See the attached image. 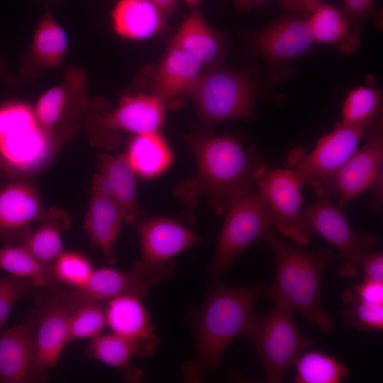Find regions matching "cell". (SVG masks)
<instances>
[{"label": "cell", "mask_w": 383, "mask_h": 383, "mask_svg": "<svg viewBox=\"0 0 383 383\" xmlns=\"http://www.w3.org/2000/svg\"><path fill=\"white\" fill-rule=\"evenodd\" d=\"M196 161L195 175L181 182L175 195L184 201L205 196L221 211L233 196L252 189L264 162L255 146L238 135L193 133L185 136Z\"/></svg>", "instance_id": "cell-1"}, {"label": "cell", "mask_w": 383, "mask_h": 383, "mask_svg": "<svg viewBox=\"0 0 383 383\" xmlns=\"http://www.w3.org/2000/svg\"><path fill=\"white\" fill-rule=\"evenodd\" d=\"M265 292L260 284L235 286L216 281L211 285L196 319L195 357L182 369L187 381L202 380L219 366L231 343L245 331L255 302Z\"/></svg>", "instance_id": "cell-2"}, {"label": "cell", "mask_w": 383, "mask_h": 383, "mask_svg": "<svg viewBox=\"0 0 383 383\" xmlns=\"http://www.w3.org/2000/svg\"><path fill=\"white\" fill-rule=\"evenodd\" d=\"M265 239L274 252L275 274L265 296L287 305L322 331L332 330L333 321L321 304L323 272L340 255L328 248L309 250L294 245L272 229Z\"/></svg>", "instance_id": "cell-3"}, {"label": "cell", "mask_w": 383, "mask_h": 383, "mask_svg": "<svg viewBox=\"0 0 383 383\" xmlns=\"http://www.w3.org/2000/svg\"><path fill=\"white\" fill-rule=\"evenodd\" d=\"M294 312L284 303L274 301L267 314L252 315L242 335L257 350L269 382H281L289 367L312 344L299 330Z\"/></svg>", "instance_id": "cell-4"}, {"label": "cell", "mask_w": 383, "mask_h": 383, "mask_svg": "<svg viewBox=\"0 0 383 383\" xmlns=\"http://www.w3.org/2000/svg\"><path fill=\"white\" fill-rule=\"evenodd\" d=\"M226 215L209 271L219 275L244 250L265 238L273 226L271 211L252 189L238 194L226 204Z\"/></svg>", "instance_id": "cell-5"}, {"label": "cell", "mask_w": 383, "mask_h": 383, "mask_svg": "<svg viewBox=\"0 0 383 383\" xmlns=\"http://www.w3.org/2000/svg\"><path fill=\"white\" fill-rule=\"evenodd\" d=\"M365 128L338 122L331 132L319 138L311 152H306L301 147L294 148L287 157L286 166L304 184H308L314 190L325 189L335 196L336 175L365 138Z\"/></svg>", "instance_id": "cell-6"}, {"label": "cell", "mask_w": 383, "mask_h": 383, "mask_svg": "<svg viewBox=\"0 0 383 383\" xmlns=\"http://www.w3.org/2000/svg\"><path fill=\"white\" fill-rule=\"evenodd\" d=\"M256 95L253 82L240 72L218 67L206 70L189 96L202 121L216 124L248 118Z\"/></svg>", "instance_id": "cell-7"}, {"label": "cell", "mask_w": 383, "mask_h": 383, "mask_svg": "<svg viewBox=\"0 0 383 383\" xmlns=\"http://www.w3.org/2000/svg\"><path fill=\"white\" fill-rule=\"evenodd\" d=\"M52 150V135L38 123L34 109L19 101L0 106V158L10 168L33 170Z\"/></svg>", "instance_id": "cell-8"}, {"label": "cell", "mask_w": 383, "mask_h": 383, "mask_svg": "<svg viewBox=\"0 0 383 383\" xmlns=\"http://www.w3.org/2000/svg\"><path fill=\"white\" fill-rule=\"evenodd\" d=\"M314 191L316 198L303 209L304 223L311 235H320L339 252L343 260L340 274L345 277H353L357 274L360 260L372 250L376 238L371 234L356 233L340 208L334 204L327 190Z\"/></svg>", "instance_id": "cell-9"}, {"label": "cell", "mask_w": 383, "mask_h": 383, "mask_svg": "<svg viewBox=\"0 0 383 383\" xmlns=\"http://www.w3.org/2000/svg\"><path fill=\"white\" fill-rule=\"evenodd\" d=\"M141 257L133 269L150 284L170 277L174 272L171 258L203 240L178 221L153 218L137 226Z\"/></svg>", "instance_id": "cell-10"}, {"label": "cell", "mask_w": 383, "mask_h": 383, "mask_svg": "<svg viewBox=\"0 0 383 383\" xmlns=\"http://www.w3.org/2000/svg\"><path fill=\"white\" fill-rule=\"evenodd\" d=\"M259 194L268 205L273 226L299 246L307 245L311 238L303 218L304 184L290 169L270 168L264 163L255 178Z\"/></svg>", "instance_id": "cell-11"}, {"label": "cell", "mask_w": 383, "mask_h": 383, "mask_svg": "<svg viewBox=\"0 0 383 383\" xmlns=\"http://www.w3.org/2000/svg\"><path fill=\"white\" fill-rule=\"evenodd\" d=\"M364 145L345 161L335 179L338 206L345 207L357 196L367 190L382 172L383 118L380 115L365 128Z\"/></svg>", "instance_id": "cell-12"}, {"label": "cell", "mask_w": 383, "mask_h": 383, "mask_svg": "<svg viewBox=\"0 0 383 383\" xmlns=\"http://www.w3.org/2000/svg\"><path fill=\"white\" fill-rule=\"evenodd\" d=\"M36 300L34 348L36 363L44 372L55 367L68 342L70 312L57 288Z\"/></svg>", "instance_id": "cell-13"}, {"label": "cell", "mask_w": 383, "mask_h": 383, "mask_svg": "<svg viewBox=\"0 0 383 383\" xmlns=\"http://www.w3.org/2000/svg\"><path fill=\"white\" fill-rule=\"evenodd\" d=\"M35 321L33 309L22 323L0 334V382L28 383L45 379L46 372L35 361Z\"/></svg>", "instance_id": "cell-14"}, {"label": "cell", "mask_w": 383, "mask_h": 383, "mask_svg": "<svg viewBox=\"0 0 383 383\" xmlns=\"http://www.w3.org/2000/svg\"><path fill=\"white\" fill-rule=\"evenodd\" d=\"M150 284L134 269L123 272L112 267L94 269L82 286L60 291L69 312L89 303L106 302L121 295L147 296Z\"/></svg>", "instance_id": "cell-15"}, {"label": "cell", "mask_w": 383, "mask_h": 383, "mask_svg": "<svg viewBox=\"0 0 383 383\" xmlns=\"http://www.w3.org/2000/svg\"><path fill=\"white\" fill-rule=\"evenodd\" d=\"M88 89L87 74L82 67L72 65L65 68L62 82L45 91L33 108L38 123L52 135L71 113L84 109Z\"/></svg>", "instance_id": "cell-16"}, {"label": "cell", "mask_w": 383, "mask_h": 383, "mask_svg": "<svg viewBox=\"0 0 383 383\" xmlns=\"http://www.w3.org/2000/svg\"><path fill=\"white\" fill-rule=\"evenodd\" d=\"M140 299L126 294L104 302L106 326L111 333L133 343L139 357H148L156 351L160 340L154 333L148 311Z\"/></svg>", "instance_id": "cell-17"}, {"label": "cell", "mask_w": 383, "mask_h": 383, "mask_svg": "<svg viewBox=\"0 0 383 383\" xmlns=\"http://www.w3.org/2000/svg\"><path fill=\"white\" fill-rule=\"evenodd\" d=\"M165 101L152 94H129L117 106L101 112L96 123L108 131L122 130L135 135L158 131L165 120Z\"/></svg>", "instance_id": "cell-18"}, {"label": "cell", "mask_w": 383, "mask_h": 383, "mask_svg": "<svg viewBox=\"0 0 383 383\" xmlns=\"http://www.w3.org/2000/svg\"><path fill=\"white\" fill-rule=\"evenodd\" d=\"M313 43L306 18L292 13L263 28L255 40L257 51L274 62L296 58L306 52Z\"/></svg>", "instance_id": "cell-19"}, {"label": "cell", "mask_w": 383, "mask_h": 383, "mask_svg": "<svg viewBox=\"0 0 383 383\" xmlns=\"http://www.w3.org/2000/svg\"><path fill=\"white\" fill-rule=\"evenodd\" d=\"M205 71L186 51L170 45L152 74L150 84L151 94L165 101L189 96Z\"/></svg>", "instance_id": "cell-20"}, {"label": "cell", "mask_w": 383, "mask_h": 383, "mask_svg": "<svg viewBox=\"0 0 383 383\" xmlns=\"http://www.w3.org/2000/svg\"><path fill=\"white\" fill-rule=\"evenodd\" d=\"M170 45L186 51L205 70L218 67L226 50L224 39L195 8L182 21Z\"/></svg>", "instance_id": "cell-21"}, {"label": "cell", "mask_w": 383, "mask_h": 383, "mask_svg": "<svg viewBox=\"0 0 383 383\" xmlns=\"http://www.w3.org/2000/svg\"><path fill=\"white\" fill-rule=\"evenodd\" d=\"M123 220L124 215L113 198L93 190L84 228L110 265L116 260L114 247Z\"/></svg>", "instance_id": "cell-22"}, {"label": "cell", "mask_w": 383, "mask_h": 383, "mask_svg": "<svg viewBox=\"0 0 383 383\" xmlns=\"http://www.w3.org/2000/svg\"><path fill=\"white\" fill-rule=\"evenodd\" d=\"M165 19L151 0H118L111 11L113 30L128 40L153 37L164 27Z\"/></svg>", "instance_id": "cell-23"}, {"label": "cell", "mask_w": 383, "mask_h": 383, "mask_svg": "<svg viewBox=\"0 0 383 383\" xmlns=\"http://www.w3.org/2000/svg\"><path fill=\"white\" fill-rule=\"evenodd\" d=\"M306 20L314 43L332 45L340 54H350L360 45L358 27H352L335 6L321 4Z\"/></svg>", "instance_id": "cell-24"}, {"label": "cell", "mask_w": 383, "mask_h": 383, "mask_svg": "<svg viewBox=\"0 0 383 383\" xmlns=\"http://www.w3.org/2000/svg\"><path fill=\"white\" fill-rule=\"evenodd\" d=\"M41 214L35 192L28 185L14 183L0 191V238L8 239Z\"/></svg>", "instance_id": "cell-25"}, {"label": "cell", "mask_w": 383, "mask_h": 383, "mask_svg": "<svg viewBox=\"0 0 383 383\" xmlns=\"http://www.w3.org/2000/svg\"><path fill=\"white\" fill-rule=\"evenodd\" d=\"M84 355L119 370L128 382H139L142 371L132 365V360L138 357L137 347L131 342L113 333H101L90 339Z\"/></svg>", "instance_id": "cell-26"}, {"label": "cell", "mask_w": 383, "mask_h": 383, "mask_svg": "<svg viewBox=\"0 0 383 383\" xmlns=\"http://www.w3.org/2000/svg\"><path fill=\"white\" fill-rule=\"evenodd\" d=\"M125 155L135 172L147 178L160 174L172 161L171 150L158 131L135 135Z\"/></svg>", "instance_id": "cell-27"}, {"label": "cell", "mask_w": 383, "mask_h": 383, "mask_svg": "<svg viewBox=\"0 0 383 383\" xmlns=\"http://www.w3.org/2000/svg\"><path fill=\"white\" fill-rule=\"evenodd\" d=\"M99 168L109 180L114 200L121 209L125 221L132 223L138 213L136 173L125 154L117 157L106 154L99 157Z\"/></svg>", "instance_id": "cell-28"}, {"label": "cell", "mask_w": 383, "mask_h": 383, "mask_svg": "<svg viewBox=\"0 0 383 383\" xmlns=\"http://www.w3.org/2000/svg\"><path fill=\"white\" fill-rule=\"evenodd\" d=\"M68 47L66 32L46 9L35 30L30 52L41 67H60Z\"/></svg>", "instance_id": "cell-29"}, {"label": "cell", "mask_w": 383, "mask_h": 383, "mask_svg": "<svg viewBox=\"0 0 383 383\" xmlns=\"http://www.w3.org/2000/svg\"><path fill=\"white\" fill-rule=\"evenodd\" d=\"M0 269L31 280L37 288H57L52 265L40 261L21 244L0 248Z\"/></svg>", "instance_id": "cell-30"}, {"label": "cell", "mask_w": 383, "mask_h": 383, "mask_svg": "<svg viewBox=\"0 0 383 383\" xmlns=\"http://www.w3.org/2000/svg\"><path fill=\"white\" fill-rule=\"evenodd\" d=\"M296 383H340L349 376L348 367L319 350L301 353L294 362Z\"/></svg>", "instance_id": "cell-31"}, {"label": "cell", "mask_w": 383, "mask_h": 383, "mask_svg": "<svg viewBox=\"0 0 383 383\" xmlns=\"http://www.w3.org/2000/svg\"><path fill=\"white\" fill-rule=\"evenodd\" d=\"M382 92L375 85L357 87L348 91L342 107L341 123L366 127L382 115Z\"/></svg>", "instance_id": "cell-32"}, {"label": "cell", "mask_w": 383, "mask_h": 383, "mask_svg": "<svg viewBox=\"0 0 383 383\" xmlns=\"http://www.w3.org/2000/svg\"><path fill=\"white\" fill-rule=\"evenodd\" d=\"M106 326L104 302L82 305L70 313L68 342L77 339H91L101 333Z\"/></svg>", "instance_id": "cell-33"}, {"label": "cell", "mask_w": 383, "mask_h": 383, "mask_svg": "<svg viewBox=\"0 0 383 383\" xmlns=\"http://www.w3.org/2000/svg\"><path fill=\"white\" fill-rule=\"evenodd\" d=\"M51 265L56 282L71 289L84 285L94 270L91 260L76 251L63 250Z\"/></svg>", "instance_id": "cell-34"}, {"label": "cell", "mask_w": 383, "mask_h": 383, "mask_svg": "<svg viewBox=\"0 0 383 383\" xmlns=\"http://www.w3.org/2000/svg\"><path fill=\"white\" fill-rule=\"evenodd\" d=\"M60 229L56 223L48 221L26 235L21 245L40 261L52 264L64 250Z\"/></svg>", "instance_id": "cell-35"}, {"label": "cell", "mask_w": 383, "mask_h": 383, "mask_svg": "<svg viewBox=\"0 0 383 383\" xmlns=\"http://www.w3.org/2000/svg\"><path fill=\"white\" fill-rule=\"evenodd\" d=\"M350 306L343 311L345 326H354L359 329L376 331L383 328V304H376L350 296Z\"/></svg>", "instance_id": "cell-36"}, {"label": "cell", "mask_w": 383, "mask_h": 383, "mask_svg": "<svg viewBox=\"0 0 383 383\" xmlns=\"http://www.w3.org/2000/svg\"><path fill=\"white\" fill-rule=\"evenodd\" d=\"M36 288L28 279L11 274L0 277V330L16 301Z\"/></svg>", "instance_id": "cell-37"}, {"label": "cell", "mask_w": 383, "mask_h": 383, "mask_svg": "<svg viewBox=\"0 0 383 383\" xmlns=\"http://www.w3.org/2000/svg\"><path fill=\"white\" fill-rule=\"evenodd\" d=\"M343 2L342 11L351 24L379 16L374 0H343Z\"/></svg>", "instance_id": "cell-38"}, {"label": "cell", "mask_w": 383, "mask_h": 383, "mask_svg": "<svg viewBox=\"0 0 383 383\" xmlns=\"http://www.w3.org/2000/svg\"><path fill=\"white\" fill-rule=\"evenodd\" d=\"M362 267L364 279L383 283V254L372 250L364 255L359 261Z\"/></svg>", "instance_id": "cell-39"}, {"label": "cell", "mask_w": 383, "mask_h": 383, "mask_svg": "<svg viewBox=\"0 0 383 383\" xmlns=\"http://www.w3.org/2000/svg\"><path fill=\"white\" fill-rule=\"evenodd\" d=\"M350 295L364 301L383 304V283L363 279Z\"/></svg>", "instance_id": "cell-40"}, {"label": "cell", "mask_w": 383, "mask_h": 383, "mask_svg": "<svg viewBox=\"0 0 383 383\" xmlns=\"http://www.w3.org/2000/svg\"><path fill=\"white\" fill-rule=\"evenodd\" d=\"M280 6L304 18L308 17L321 3V0H279Z\"/></svg>", "instance_id": "cell-41"}, {"label": "cell", "mask_w": 383, "mask_h": 383, "mask_svg": "<svg viewBox=\"0 0 383 383\" xmlns=\"http://www.w3.org/2000/svg\"><path fill=\"white\" fill-rule=\"evenodd\" d=\"M159 9L165 18L170 16L177 8V0H151Z\"/></svg>", "instance_id": "cell-42"}, {"label": "cell", "mask_w": 383, "mask_h": 383, "mask_svg": "<svg viewBox=\"0 0 383 383\" xmlns=\"http://www.w3.org/2000/svg\"><path fill=\"white\" fill-rule=\"evenodd\" d=\"M382 172H381L369 187L375 196L374 201L373 202L374 207H377L382 202Z\"/></svg>", "instance_id": "cell-43"}, {"label": "cell", "mask_w": 383, "mask_h": 383, "mask_svg": "<svg viewBox=\"0 0 383 383\" xmlns=\"http://www.w3.org/2000/svg\"><path fill=\"white\" fill-rule=\"evenodd\" d=\"M0 80L7 84L8 85H16L20 83V81L13 76L7 70L3 60L0 56Z\"/></svg>", "instance_id": "cell-44"}, {"label": "cell", "mask_w": 383, "mask_h": 383, "mask_svg": "<svg viewBox=\"0 0 383 383\" xmlns=\"http://www.w3.org/2000/svg\"><path fill=\"white\" fill-rule=\"evenodd\" d=\"M267 0H235L239 9H248L252 7H261Z\"/></svg>", "instance_id": "cell-45"}, {"label": "cell", "mask_w": 383, "mask_h": 383, "mask_svg": "<svg viewBox=\"0 0 383 383\" xmlns=\"http://www.w3.org/2000/svg\"><path fill=\"white\" fill-rule=\"evenodd\" d=\"M187 4L191 8H195L201 0H184Z\"/></svg>", "instance_id": "cell-46"}]
</instances>
